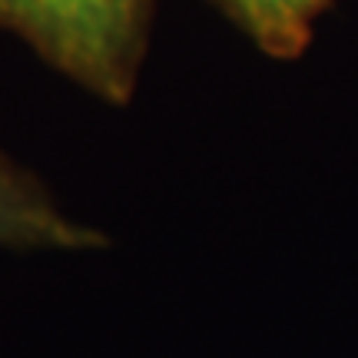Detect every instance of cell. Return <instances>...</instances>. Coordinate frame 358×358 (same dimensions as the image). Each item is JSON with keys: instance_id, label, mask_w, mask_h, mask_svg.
I'll use <instances>...</instances> for the list:
<instances>
[{"instance_id": "7a4b0ae2", "label": "cell", "mask_w": 358, "mask_h": 358, "mask_svg": "<svg viewBox=\"0 0 358 358\" xmlns=\"http://www.w3.org/2000/svg\"><path fill=\"white\" fill-rule=\"evenodd\" d=\"M96 243V232L53 206L37 176L0 153V249H87Z\"/></svg>"}, {"instance_id": "3957f363", "label": "cell", "mask_w": 358, "mask_h": 358, "mask_svg": "<svg viewBox=\"0 0 358 358\" xmlns=\"http://www.w3.org/2000/svg\"><path fill=\"white\" fill-rule=\"evenodd\" d=\"M262 53L292 60L308 47L312 27L332 0H213Z\"/></svg>"}, {"instance_id": "6da1fadb", "label": "cell", "mask_w": 358, "mask_h": 358, "mask_svg": "<svg viewBox=\"0 0 358 358\" xmlns=\"http://www.w3.org/2000/svg\"><path fill=\"white\" fill-rule=\"evenodd\" d=\"M150 13L153 0H0V30L90 93L127 103L146 57Z\"/></svg>"}]
</instances>
